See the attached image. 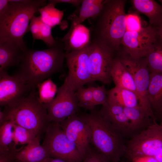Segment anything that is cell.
Masks as SVG:
<instances>
[{"label":"cell","mask_w":162,"mask_h":162,"mask_svg":"<svg viewBox=\"0 0 162 162\" xmlns=\"http://www.w3.org/2000/svg\"><path fill=\"white\" fill-rule=\"evenodd\" d=\"M107 102L123 107H134L139 105L137 94L130 90L115 86L107 91Z\"/></svg>","instance_id":"7402d4cb"},{"label":"cell","mask_w":162,"mask_h":162,"mask_svg":"<svg viewBox=\"0 0 162 162\" xmlns=\"http://www.w3.org/2000/svg\"><path fill=\"white\" fill-rule=\"evenodd\" d=\"M91 44L81 50L65 53L68 74L65 80L75 92L92 82L88 65Z\"/></svg>","instance_id":"8fae6325"},{"label":"cell","mask_w":162,"mask_h":162,"mask_svg":"<svg viewBox=\"0 0 162 162\" xmlns=\"http://www.w3.org/2000/svg\"><path fill=\"white\" fill-rule=\"evenodd\" d=\"M146 57L150 73H162V42L158 38Z\"/></svg>","instance_id":"4316f807"},{"label":"cell","mask_w":162,"mask_h":162,"mask_svg":"<svg viewBox=\"0 0 162 162\" xmlns=\"http://www.w3.org/2000/svg\"><path fill=\"white\" fill-rule=\"evenodd\" d=\"M79 107L91 111L94 110L92 86L86 88H80L75 92Z\"/></svg>","instance_id":"f546056e"},{"label":"cell","mask_w":162,"mask_h":162,"mask_svg":"<svg viewBox=\"0 0 162 162\" xmlns=\"http://www.w3.org/2000/svg\"><path fill=\"white\" fill-rule=\"evenodd\" d=\"M126 26V31L130 32L139 31L143 28L140 17L135 14H127Z\"/></svg>","instance_id":"d6a6232c"},{"label":"cell","mask_w":162,"mask_h":162,"mask_svg":"<svg viewBox=\"0 0 162 162\" xmlns=\"http://www.w3.org/2000/svg\"><path fill=\"white\" fill-rule=\"evenodd\" d=\"M150 157L162 162V124L153 121L148 128L127 142L124 157Z\"/></svg>","instance_id":"8992f818"},{"label":"cell","mask_w":162,"mask_h":162,"mask_svg":"<svg viewBox=\"0 0 162 162\" xmlns=\"http://www.w3.org/2000/svg\"><path fill=\"white\" fill-rule=\"evenodd\" d=\"M156 28L158 38L162 42V24Z\"/></svg>","instance_id":"60d3db41"},{"label":"cell","mask_w":162,"mask_h":162,"mask_svg":"<svg viewBox=\"0 0 162 162\" xmlns=\"http://www.w3.org/2000/svg\"><path fill=\"white\" fill-rule=\"evenodd\" d=\"M124 0H105L98 14L91 19V42L117 52L126 31Z\"/></svg>","instance_id":"6da1fadb"},{"label":"cell","mask_w":162,"mask_h":162,"mask_svg":"<svg viewBox=\"0 0 162 162\" xmlns=\"http://www.w3.org/2000/svg\"><path fill=\"white\" fill-rule=\"evenodd\" d=\"M59 123L68 137L84 157L91 147V131L87 123L80 115L76 114Z\"/></svg>","instance_id":"5bb4252c"},{"label":"cell","mask_w":162,"mask_h":162,"mask_svg":"<svg viewBox=\"0 0 162 162\" xmlns=\"http://www.w3.org/2000/svg\"><path fill=\"white\" fill-rule=\"evenodd\" d=\"M123 108L134 136L148 128L152 123L153 120L147 112L140 105L134 107Z\"/></svg>","instance_id":"ffe728a7"},{"label":"cell","mask_w":162,"mask_h":162,"mask_svg":"<svg viewBox=\"0 0 162 162\" xmlns=\"http://www.w3.org/2000/svg\"><path fill=\"white\" fill-rule=\"evenodd\" d=\"M162 98V73H150L148 98L153 112Z\"/></svg>","instance_id":"d4e9b609"},{"label":"cell","mask_w":162,"mask_h":162,"mask_svg":"<svg viewBox=\"0 0 162 162\" xmlns=\"http://www.w3.org/2000/svg\"><path fill=\"white\" fill-rule=\"evenodd\" d=\"M32 87L18 73L13 76L4 70L0 71V105H10L26 96Z\"/></svg>","instance_id":"4fadbf2b"},{"label":"cell","mask_w":162,"mask_h":162,"mask_svg":"<svg viewBox=\"0 0 162 162\" xmlns=\"http://www.w3.org/2000/svg\"><path fill=\"white\" fill-rule=\"evenodd\" d=\"M133 7L148 19L151 25L157 28L162 24V4L154 0H132Z\"/></svg>","instance_id":"d6986e66"},{"label":"cell","mask_w":162,"mask_h":162,"mask_svg":"<svg viewBox=\"0 0 162 162\" xmlns=\"http://www.w3.org/2000/svg\"><path fill=\"white\" fill-rule=\"evenodd\" d=\"M62 40L64 43L65 53L81 50L91 43L90 30L81 24L71 26Z\"/></svg>","instance_id":"2e32d148"},{"label":"cell","mask_w":162,"mask_h":162,"mask_svg":"<svg viewBox=\"0 0 162 162\" xmlns=\"http://www.w3.org/2000/svg\"><path fill=\"white\" fill-rule=\"evenodd\" d=\"M81 162H109L104 157L91 147Z\"/></svg>","instance_id":"e575fe53"},{"label":"cell","mask_w":162,"mask_h":162,"mask_svg":"<svg viewBox=\"0 0 162 162\" xmlns=\"http://www.w3.org/2000/svg\"><path fill=\"white\" fill-rule=\"evenodd\" d=\"M28 48L8 41H0V71L20 63Z\"/></svg>","instance_id":"e0dca14e"},{"label":"cell","mask_w":162,"mask_h":162,"mask_svg":"<svg viewBox=\"0 0 162 162\" xmlns=\"http://www.w3.org/2000/svg\"><path fill=\"white\" fill-rule=\"evenodd\" d=\"M94 105L96 106L105 104L107 102V92L104 86L97 87L92 86Z\"/></svg>","instance_id":"1f68e13d"},{"label":"cell","mask_w":162,"mask_h":162,"mask_svg":"<svg viewBox=\"0 0 162 162\" xmlns=\"http://www.w3.org/2000/svg\"><path fill=\"white\" fill-rule=\"evenodd\" d=\"M9 0H0V16L2 15L6 10Z\"/></svg>","instance_id":"f35d334b"},{"label":"cell","mask_w":162,"mask_h":162,"mask_svg":"<svg viewBox=\"0 0 162 162\" xmlns=\"http://www.w3.org/2000/svg\"><path fill=\"white\" fill-rule=\"evenodd\" d=\"M52 28L44 23L40 16L34 15L31 19L28 27V32H30L33 39L42 40L49 47L53 46L56 42L52 34Z\"/></svg>","instance_id":"cb8c5ba5"},{"label":"cell","mask_w":162,"mask_h":162,"mask_svg":"<svg viewBox=\"0 0 162 162\" xmlns=\"http://www.w3.org/2000/svg\"><path fill=\"white\" fill-rule=\"evenodd\" d=\"M156 120L162 124V98L159 102L157 106L154 111Z\"/></svg>","instance_id":"8d00e7d4"},{"label":"cell","mask_w":162,"mask_h":162,"mask_svg":"<svg viewBox=\"0 0 162 162\" xmlns=\"http://www.w3.org/2000/svg\"><path fill=\"white\" fill-rule=\"evenodd\" d=\"M91 131L90 144L109 162H119L124 157L125 137L99 112L94 110L80 115Z\"/></svg>","instance_id":"277c9868"},{"label":"cell","mask_w":162,"mask_h":162,"mask_svg":"<svg viewBox=\"0 0 162 162\" xmlns=\"http://www.w3.org/2000/svg\"><path fill=\"white\" fill-rule=\"evenodd\" d=\"M116 52L98 43L91 42L88 65L92 82L109 84L112 82L111 71Z\"/></svg>","instance_id":"30bf717a"},{"label":"cell","mask_w":162,"mask_h":162,"mask_svg":"<svg viewBox=\"0 0 162 162\" xmlns=\"http://www.w3.org/2000/svg\"><path fill=\"white\" fill-rule=\"evenodd\" d=\"M2 111L4 122L12 121L34 132L40 140L44 139L51 122L44 104L39 100L35 89L14 103L4 107Z\"/></svg>","instance_id":"5b68a950"},{"label":"cell","mask_w":162,"mask_h":162,"mask_svg":"<svg viewBox=\"0 0 162 162\" xmlns=\"http://www.w3.org/2000/svg\"><path fill=\"white\" fill-rule=\"evenodd\" d=\"M44 162H71L64 160L61 159L54 158L51 157L48 158Z\"/></svg>","instance_id":"ab89813d"},{"label":"cell","mask_w":162,"mask_h":162,"mask_svg":"<svg viewBox=\"0 0 162 162\" xmlns=\"http://www.w3.org/2000/svg\"><path fill=\"white\" fill-rule=\"evenodd\" d=\"M37 88L39 100L44 104H48L53 99L57 90L55 85L49 79L38 84Z\"/></svg>","instance_id":"83f0119b"},{"label":"cell","mask_w":162,"mask_h":162,"mask_svg":"<svg viewBox=\"0 0 162 162\" xmlns=\"http://www.w3.org/2000/svg\"><path fill=\"white\" fill-rule=\"evenodd\" d=\"M119 162H127V161H125L122 160L121 161H120Z\"/></svg>","instance_id":"7bdbcfd3"},{"label":"cell","mask_w":162,"mask_h":162,"mask_svg":"<svg viewBox=\"0 0 162 162\" xmlns=\"http://www.w3.org/2000/svg\"><path fill=\"white\" fill-rule=\"evenodd\" d=\"M21 148H16L14 144L7 149L0 150V162H15L16 154Z\"/></svg>","instance_id":"836d02e7"},{"label":"cell","mask_w":162,"mask_h":162,"mask_svg":"<svg viewBox=\"0 0 162 162\" xmlns=\"http://www.w3.org/2000/svg\"><path fill=\"white\" fill-rule=\"evenodd\" d=\"M113 127L125 137L134 136L130 121L124 112L123 107L107 102L99 111Z\"/></svg>","instance_id":"9a60e30c"},{"label":"cell","mask_w":162,"mask_h":162,"mask_svg":"<svg viewBox=\"0 0 162 162\" xmlns=\"http://www.w3.org/2000/svg\"><path fill=\"white\" fill-rule=\"evenodd\" d=\"M53 46L42 50L28 48L25 51L18 72L33 90L38 85L52 74L64 69L65 57L64 43L62 39L56 38Z\"/></svg>","instance_id":"7a4b0ae2"},{"label":"cell","mask_w":162,"mask_h":162,"mask_svg":"<svg viewBox=\"0 0 162 162\" xmlns=\"http://www.w3.org/2000/svg\"><path fill=\"white\" fill-rule=\"evenodd\" d=\"M15 162H22L21 161H20L19 160H16Z\"/></svg>","instance_id":"b9f144b4"},{"label":"cell","mask_w":162,"mask_h":162,"mask_svg":"<svg viewBox=\"0 0 162 162\" xmlns=\"http://www.w3.org/2000/svg\"><path fill=\"white\" fill-rule=\"evenodd\" d=\"M160 4H162V0H160L159 1Z\"/></svg>","instance_id":"ee69618b"},{"label":"cell","mask_w":162,"mask_h":162,"mask_svg":"<svg viewBox=\"0 0 162 162\" xmlns=\"http://www.w3.org/2000/svg\"><path fill=\"white\" fill-rule=\"evenodd\" d=\"M82 0H49L48 3L56 4L60 3H68L72 4L76 8L77 10L80 8Z\"/></svg>","instance_id":"d590c367"},{"label":"cell","mask_w":162,"mask_h":162,"mask_svg":"<svg viewBox=\"0 0 162 162\" xmlns=\"http://www.w3.org/2000/svg\"><path fill=\"white\" fill-rule=\"evenodd\" d=\"M129 161L131 162H158L155 158L150 157L135 158Z\"/></svg>","instance_id":"74e56055"},{"label":"cell","mask_w":162,"mask_h":162,"mask_svg":"<svg viewBox=\"0 0 162 162\" xmlns=\"http://www.w3.org/2000/svg\"><path fill=\"white\" fill-rule=\"evenodd\" d=\"M55 5L49 3L39 10L41 20L52 28L60 24L64 15V11L55 7Z\"/></svg>","instance_id":"484cf974"},{"label":"cell","mask_w":162,"mask_h":162,"mask_svg":"<svg viewBox=\"0 0 162 162\" xmlns=\"http://www.w3.org/2000/svg\"><path fill=\"white\" fill-rule=\"evenodd\" d=\"M105 0H82L81 7L77 14L69 16L71 26H76L85 20L93 17L100 11Z\"/></svg>","instance_id":"603a6c76"},{"label":"cell","mask_w":162,"mask_h":162,"mask_svg":"<svg viewBox=\"0 0 162 162\" xmlns=\"http://www.w3.org/2000/svg\"><path fill=\"white\" fill-rule=\"evenodd\" d=\"M117 57L132 75L139 105L145 109L153 121H156L148 98L150 72L146 57L135 58L120 51Z\"/></svg>","instance_id":"ba28073f"},{"label":"cell","mask_w":162,"mask_h":162,"mask_svg":"<svg viewBox=\"0 0 162 162\" xmlns=\"http://www.w3.org/2000/svg\"><path fill=\"white\" fill-rule=\"evenodd\" d=\"M13 130L11 121H6L0 125V150L7 149L14 144Z\"/></svg>","instance_id":"4dcf8cb0"},{"label":"cell","mask_w":162,"mask_h":162,"mask_svg":"<svg viewBox=\"0 0 162 162\" xmlns=\"http://www.w3.org/2000/svg\"><path fill=\"white\" fill-rule=\"evenodd\" d=\"M157 38L156 28L150 25L139 31H126L122 42L123 49L119 51L135 58L146 57Z\"/></svg>","instance_id":"7c38bea8"},{"label":"cell","mask_w":162,"mask_h":162,"mask_svg":"<svg viewBox=\"0 0 162 162\" xmlns=\"http://www.w3.org/2000/svg\"><path fill=\"white\" fill-rule=\"evenodd\" d=\"M111 76L115 86L130 90L136 94L132 75L117 57H115L113 62Z\"/></svg>","instance_id":"44dd1931"},{"label":"cell","mask_w":162,"mask_h":162,"mask_svg":"<svg viewBox=\"0 0 162 162\" xmlns=\"http://www.w3.org/2000/svg\"><path fill=\"white\" fill-rule=\"evenodd\" d=\"M41 145L50 157L71 162H81L84 158L75 145L68 137L58 123H50Z\"/></svg>","instance_id":"52a82bcc"},{"label":"cell","mask_w":162,"mask_h":162,"mask_svg":"<svg viewBox=\"0 0 162 162\" xmlns=\"http://www.w3.org/2000/svg\"><path fill=\"white\" fill-rule=\"evenodd\" d=\"M36 137L25 146H22L16 153V160L23 162H44L50 157L45 149Z\"/></svg>","instance_id":"ac0fdd59"},{"label":"cell","mask_w":162,"mask_h":162,"mask_svg":"<svg viewBox=\"0 0 162 162\" xmlns=\"http://www.w3.org/2000/svg\"><path fill=\"white\" fill-rule=\"evenodd\" d=\"M47 4L45 0H9L6 10L0 16V41L27 48L23 37L28 32L29 23L35 13Z\"/></svg>","instance_id":"3957f363"},{"label":"cell","mask_w":162,"mask_h":162,"mask_svg":"<svg viewBox=\"0 0 162 162\" xmlns=\"http://www.w3.org/2000/svg\"><path fill=\"white\" fill-rule=\"evenodd\" d=\"M44 105L50 121L58 123L76 114L79 107L75 91L65 80L53 99Z\"/></svg>","instance_id":"9c48e42d"},{"label":"cell","mask_w":162,"mask_h":162,"mask_svg":"<svg viewBox=\"0 0 162 162\" xmlns=\"http://www.w3.org/2000/svg\"><path fill=\"white\" fill-rule=\"evenodd\" d=\"M13 122V140L16 146L17 145H26L37 136L32 131Z\"/></svg>","instance_id":"f1b7e54d"}]
</instances>
